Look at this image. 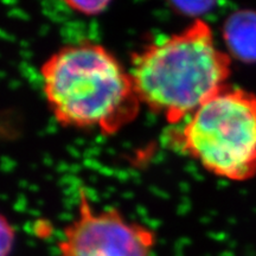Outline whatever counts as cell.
<instances>
[{"mask_svg":"<svg viewBox=\"0 0 256 256\" xmlns=\"http://www.w3.org/2000/svg\"><path fill=\"white\" fill-rule=\"evenodd\" d=\"M178 14L197 19L215 8L218 0H166Z\"/></svg>","mask_w":256,"mask_h":256,"instance_id":"6","label":"cell"},{"mask_svg":"<svg viewBox=\"0 0 256 256\" xmlns=\"http://www.w3.org/2000/svg\"><path fill=\"white\" fill-rule=\"evenodd\" d=\"M69 10L82 16L94 17L110 8L113 0H60Z\"/></svg>","mask_w":256,"mask_h":256,"instance_id":"7","label":"cell"},{"mask_svg":"<svg viewBox=\"0 0 256 256\" xmlns=\"http://www.w3.org/2000/svg\"><path fill=\"white\" fill-rule=\"evenodd\" d=\"M16 242V229L6 216L0 214V256H10Z\"/></svg>","mask_w":256,"mask_h":256,"instance_id":"8","label":"cell"},{"mask_svg":"<svg viewBox=\"0 0 256 256\" xmlns=\"http://www.w3.org/2000/svg\"><path fill=\"white\" fill-rule=\"evenodd\" d=\"M174 145L216 177L256 176V94L228 84L174 130Z\"/></svg>","mask_w":256,"mask_h":256,"instance_id":"3","label":"cell"},{"mask_svg":"<svg viewBox=\"0 0 256 256\" xmlns=\"http://www.w3.org/2000/svg\"><path fill=\"white\" fill-rule=\"evenodd\" d=\"M156 242L154 230L115 208L95 209L81 188L78 215L63 228L56 256H154Z\"/></svg>","mask_w":256,"mask_h":256,"instance_id":"4","label":"cell"},{"mask_svg":"<svg viewBox=\"0 0 256 256\" xmlns=\"http://www.w3.org/2000/svg\"><path fill=\"white\" fill-rule=\"evenodd\" d=\"M48 107L60 126L114 136L136 119L142 101L132 75L102 44H66L40 69Z\"/></svg>","mask_w":256,"mask_h":256,"instance_id":"1","label":"cell"},{"mask_svg":"<svg viewBox=\"0 0 256 256\" xmlns=\"http://www.w3.org/2000/svg\"><path fill=\"white\" fill-rule=\"evenodd\" d=\"M223 38L229 55L244 63L256 62V11L241 8L232 12L223 25Z\"/></svg>","mask_w":256,"mask_h":256,"instance_id":"5","label":"cell"},{"mask_svg":"<svg viewBox=\"0 0 256 256\" xmlns=\"http://www.w3.org/2000/svg\"><path fill=\"white\" fill-rule=\"evenodd\" d=\"M130 72L142 106L168 124H180L229 84L232 56L197 18L134 52Z\"/></svg>","mask_w":256,"mask_h":256,"instance_id":"2","label":"cell"}]
</instances>
